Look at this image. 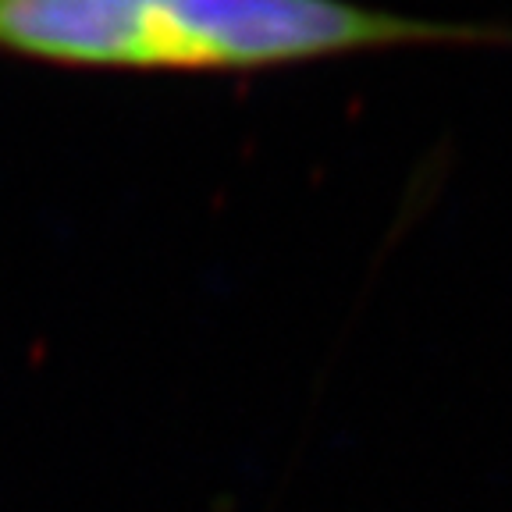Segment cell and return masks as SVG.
Here are the masks:
<instances>
[{"mask_svg":"<svg viewBox=\"0 0 512 512\" xmlns=\"http://www.w3.org/2000/svg\"><path fill=\"white\" fill-rule=\"evenodd\" d=\"M431 43H512V29L356 0H0V54L96 72H267Z\"/></svg>","mask_w":512,"mask_h":512,"instance_id":"cell-1","label":"cell"}]
</instances>
